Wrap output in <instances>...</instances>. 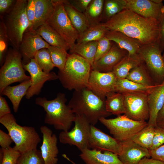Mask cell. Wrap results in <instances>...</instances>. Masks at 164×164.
Here are the masks:
<instances>
[{"instance_id":"cell-1","label":"cell","mask_w":164,"mask_h":164,"mask_svg":"<svg viewBox=\"0 0 164 164\" xmlns=\"http://www.w3.org/2000/svg\"><path fill=\"white\" fill-rule=\"evenodd\" d=\"M103 25L109 30L120 32L137 40L142 46L157 41L159 22L125 9L110 18Z\"/></svg>"},{"instance_id":"cell-2","label":"cell","mask_w":164,"mask_h":164,"mask_svg":"<svg viewBox=\"0 0 164 164\" xmlns=\"http://www.w3.org/2000/svg\"><path fill=\"white\" fill-rule=\"evenodd\" d=\"M105 100L86 87L74 90L68 105L75 114L83 115L91 125H95L101 118L112 114L106 110Z\"/></svg>"},{"instance_id":"cell-3","label":"cell","mask_w":164,"mask_h":164,"mask_svg":"<svg viewBox=\"0 0 164 164\" xmlns=\"http://www.w3.org/2000/svg\"><path fill=\"white\" fill-rule=\"evenodd\" d=\"M67 101L65 94L59 93L56 97L48 100L45 97H38L35 103L43 108L46 112L44 123L53 125L56 130H69L75 119V114L66 104Z\"/></svg>"},{"instance_id":"cell-4","label":"cell","mask_w":164,"mask_h":164,"mask_svg":"<svg viewBox=\"0 0 164 164\" xmlns=\"http://www.w3.org/2000/svg\"><path fill=\"white\" fill-rule=\"evenodd\" d=\"M91 65L86 59L75 54H70L65 67L58 73V79L63 87L69 90L87 87Z\"/></svg>"},{"instance_id":"cell-5","label":"cell","mask_w":164,"mask_h":164,"mask_svg":"<svg viewBox=\"0 0 164 164\" xmlns=\"http://www.w3.org/2000/svg\"><path fill=\"white\" fill-rule=\"evenodd\" d=\"M26 0H16L12 7L0 18L4 22L9 43L19 50L25 32L29 27L26 14Z\"/></svg>"},{"instance_id":"cell-6","label":"cell","mask_w":164,"mask_h":164,"mask_svg":"<svg viewBox=\"0 0 164 164\" xmlns=\"http://www.w3.org/2000/svg\"><path fill=\"white\" fill-rule=\"evenodd\" d=\"M0 123L7 129L15 143L13 148L20 154L37 149L41 139L34 127L19 125L11 113L0 118Z\"/></svg>"},{"instance_id":"cell-7","label":"cell","mask_w":164,"mask_h":164,"mask_svg":"<svg viewBox=\"0 0 164 164\" xmlns=\"http://www.w3.org/2000/svg\"><path fill=\"white\" fill-rule=\"evenodd\" d=\"M19 50L12 48L6 53L4 62L0 69V94L10 84L31 79L26 75Z\"/></svg>"},{"instance_id":"cell-8","label":"cell","mask_w":164,"mask_h":164,"mask_svg":"<svg viewBox=\"0 0 164 164\" xmlns=\"http://www.w3.org/2000/svg\"><path fill=\"white\" fill-rule=\"evenodd\" d=\"M46 23L68 45L69 50L73 47L79 38V34L67 15L63 0H55L54 12Z\"/></svg>"},{"instance_id":"cell-9","label":"cell","mask_w":164,"mask_h":164,"mask_svg":"<svg viewBox=\"0 0 164 164\" xmlns=\"http://www.w3.org/2000/svg\"><path fill=\"white\" fill-rule=\"evenodd\" d=\"M99 121L119 142L131 139L138 132L148 125L146 121L132 119L126 115H120L113 118H102Z\"/></svg>"},{"instance_id":"cell-10","label":"cell","mask_w":164,"mask_h":164,"mask_svg":"<svg viewBox=\"0 0 164 164\" xmlns=\"http://www.w3.org/2000/svg\"><path fill=\"white\" fill-rule=\"evenodd\" d=\"M75 114L73 128L70 131H62L59 134V138L61 143L75 146L81 152L89 148L88 141L91 125L83 115Z\"/></svg>"},{"instance_id":"cell-11","label":"cell","mask_w":164,"mask_h":164,"mask_svg":"<svg viewBox=\"0 0 164 164\" xmlns=\"http://www.w3.org/2000/svg\"><path fill=\"white\" fill-rule=\"evenodd\" d=\"M162 53L157 41L142 46L138 53L157 84L164 80V60Z\"/></svg>"},{"instance_id":"cell-12","label":"cell","mask_w":164,"mask_h":164,"mask_svg":"<svg viewBox=\"0 0 164 164\" xmlns=\"http://www.w3.org/2000/svg\"><path fill=\"white\" fill-rule=\"evenodd\" d=\"M148 93L135 92L123 94L124 97L125 112L129 118L138 121L149 120V110Z\"/></svg>"},{"instance_id":"cell-13","label":"cell","mask_w":164,"mask_h":164,"mask_svg":"<svg viewBox=\"0 0 164 164\" xmlns=\"http://www.w3.org/2000/svg\"><path fill=\"white\" fill-rule=\"evenodd\" d=\"M23 66L25 70L29 73L31 81V85L25 96L27 99L35 95H39L46 81L58 79V75L55 73L51 72L46 73L44 72L34 58L32 59L27 64H23Z\"/></svg>"},{"instance_id":"cell-14","label":"cell","mask_w":164,"mask_h":164,"mask_svg":"<svg viewBox=\"0 0 164 164\" xmlns=\"http://www.w3.org/2000/svg\"><path fill=\"white\" fill-rule=\"evenodd\" d=\"M117 78L112 72L103 73L91 69L87 88L103 100L106 95L115 92Z\"/></svg>"},{"instance_id":"cell-15","label":"cell","mask_w":164,"mask_h":164,"mask_svg":"<svg viewBox=\"0 0 164 164\" xmlns=\"http://www.w3.org/2000/svg\"><path fill=\"white\" fill-rule=\"evenodd\" d=\"M50 46L36 30L27 29L23 35L19 50L22 56V63L27 64L34 58L39 50L48 49Z\"/></svg>"},{"instance_id":"cell-16","label":"cell","mask_w":164,"mask_h":164,"mask_svg":"<svg viewBox=\"0 0 164 164\" xmlns=\"http://www.w3.org/2000/svg\"><path fill=\"white\" fill-rule=\"evenodd\" d=\"M88 146L89 149L109 151L118 155L120 151L121 142L91 125Z\"/></svg>"},{"instance_id":"cell-17","label":"cell","mask_w":164,"mask_h":164,"mask_svg":"<svg viewBox=\"0 0 164 164\" xmlns=\"http://www.w3.org/2000/svg\"><path fill=\"white\" fill-rule=\"evenodd\" d=\"M125 9L130 10L145 18L159 21L164 13L163 3H157L152 0H124Z\"/></svg>"},{"instance_id":"cell-18","label":"cell","mask_w":164,"mask_h":164,"mask_svg":"<svg viewBox=\"0 0 164 164\" xmlns=\"http://www.w3.org/2000/svg\"><path fill=\"white\" fill-rule=\"evenodd\" d=\"M40 129L43 138L40 150L44 164H57L59 152L57 137L52 130L46 126H41Z\"/></svg>"},{"instance_id":"cell-19","label":"cell","mask_w":164,"mask_h":164,"mask_svg":"<svg viewBox=\"0 0 164 164\" xmlns=\"http://www.w3.org/2000/svg\"><path fill=\"white\" fill-rule=\"evenodd\" d=\"M118 157L123 164H138L145 157H151L149 150L134 142L131 139L121 142Z\"/></svg>"},{"instance_id":"cell-20","label":"cell","mask_w":164,"mask_h":164,"mask_svg":"<svg viewBox=\"0 0 164 164\" xmlns=\"http://www.w3.org/2000/svg\"><path fill=\"white\" fill-rule=\"evenodd\" d=\"M128 54L126 50L113 43L109 50L94 63L91 69L103 73L112 72L114 67Z\"/></svg>"},{"instance_id":"cell-21","label":"cell","mask_w":164,"mask_h":164,"mask_svg":"<svg viewBox=\"0 0 164 164\" xmlns=\"http://www.w3.org/2000/svg\"><path fill=\"white\" fill-rule=\"evenodd\" d=\"M148 103L149 118L148 125L154 127L157 126V118L164 102V80L157 84L148 93Z\"/></svg>"},{"instance_id":"cell-22","label":"cell","mask_w":164,"mask_h":164,"mask_svg":"<svg viewBox=\"0 0 164 164\" xmlns=\"http://www.w3.org/2000/svg\"><path fill=\"white\" fill-rule=\"evenodd\" d=\"M79 156L85 164H123L117 154L109 151L88 148Z\"/></svg>"},{"instance_id":"cell-23","label":"cell","mask_w":164,"mask_h":164,"mask_svg":"<svg viewBox=\"0 0 164 164\" xmlns=\"http://www.w3.org/2000/svg\"><path fill=\"white\" fill-rule=\"evenodd\" d=\"M105 36L121 48L126 50L129 55L138 54L142 46L137 40L119 31L108 30Z\"/></svg>"},{"instance_id":"cell-24","label":"cell","mask_w":164,"mask_h":164,"mask_svg":"<svg viewBox=\"0 0 164 164\" xmlns=\"http://www.w3.org/2000/svg\"><path fill=\"white\" fill-rule=\"evenodd\" d=\"M31 79L23 81L17 85L6 87L0 93V95L6 96L10 100L14 111L17 112L21 101L31 85Z\"/></svg>"},{"instance_id":"cell-25","label":"cell","mask_w":164,"mask_h":164,"mask_svg":"<svg viewBox=\"0 0 164 164\" xmlns=\"http://www.w3.org/2000/svg\"><path fill=\"white\" fill-rule=\"evenodd\" d=\"M55 0H35V18L32 29L36 30L46 23L54 12Z\"/></svg>"},{"instance_id":"cell-26","label":"cell","mask_w":164,"mask_h":164,"mask_svg":"<svg viewBox=\"0 0 164 164\" xmlns=\"http://www.w3.org/2000/svg\"><path fill=\"white\" fill-rule=\"evenodd\" d=\"M143 62L138 54H128L114 67L112 72L117 79L126 78L132 69Z\"/></svg>"},{"instance_id":"cell-27","label":"cell","mask_w":164,"mask_h":164,"mask_svg":"<svg viewBox=\"0 0 164 164\" xmlns=\"http://www.w3.org/2000/svg\"><path fill=\"white\" fill-rule=\"evenodd\" d=\"M37 33L50 46L70 50L68 45L61 37L46 23L36 30Z\"/></svg>"},{"instance_id":"cell-28","label":"cell","mask_w":164,"mask_h":164,"mask_svg":"<svg viewBox=\"0 0 164 164\" xmlns=\"http://www.w3.org/2000/svg\"><path fill=\"white\" fill-rule=\"evenodd\" d=\"M126 78L148 87L154 86L157 84L144 62L132 69Z\"/></svg>"},{"instance_id":"cell-29","label":"cell","mask_w":164,"mask_h":164,"mask_svg":"<svg viewBox=\"0 0 164 164\" xmlns=\"http://www.w3.org/2000/svg\"><path fill=\"white\" fill-rule=\"evenodd\" d=\"M65 9L73 26L81 35L89 26L84 13L81 12L73 7L68 0H63Z\"/></svg>"},{"instance_id":"cell-30","label":"cell","mask_w":164,"mask_h":164,"mask_svg":"<svg viewBox=\"0 0 164 164\" xmlns=\"http://www.w3.org/2000/svg\"><path fill=\"white\" fill-rule=\"evenodd\" d=\"M106 110L111 114L118 116L125 112L124 95L116 92L108 94L105 100Z\"/></svg>"},{"instance_id":"cell-31","label":"cell","mask_w":164,"mask_h":164,"mask_svg":"<svg viewBox=\"0 0 164 164\" xmlns=\"http://www.w3.org/2000/svg\"><path fill=\"white\" fill-rule=\"evenodd\" d=\"M104 0H92L84 12L89 27L99 24L102 19Z\"/></svg>"},{"instance_id":"cell-32","label":"cell","mask_w":164,"mask_h":164,"mask_svg":"<svg viewBox=\"0 0 164 164\" xmlns=\"http://www.w3.org/2000/svg\"><path fill=\"white\" fill-rule=\"evenodd\" d=\"M157 85L154 86L148 87L136 83L126 78L117 79L115 91V92L122 94L135 92L149 93Z\"/></svg>"},{"instance_id":"cell-33","label":"cell","mask_w":164,"mask_h":164,"mask_svg":"<svg viewBox=\"0 0 164 164\" xmlns=\"http://www.w3.org/2000/svg\"><path fill=\"white\" fill-rule=\"evenodd\" d=\"M108 29L101 23L89 27L81 35L77 43L81 44L98 41L105 36Z\"/></svg>"},{"instance_id":"cell-34","label":"cell","mask_w":164,"mask_h":164,"mask_svg":"<svg viewBox=\"0 0 164 164\" xmlns=\"http://www.w3.org/2000/svg\"><path fill=\"white\" fill-rule=\"evenodd\" d=\"M97 43L98 41H95L76 43L70 50V54L75 53L81 56L87 60L92 66L94 63Z\"/></svg>"},{"instance_id":"cell-35","label":"cell","mask_w":164,"mask_h":164,"mask_svg":"<svg viewBox=\"0 0 164 164\" xmlns=\"http://www.w3.org/2000/svg\"><path fill=\"white\" fill-rule=\"evenodd\" d=\"M154 128V126L148 125L135 134L131 139L139 145L149 150L152 143Z\"/></svg>"},{"instance_id":"cell-36","label":"cell","mask_w":164,"mask_h":164,"mask_svg":"<svg viewBox=\"0 0 164 164\" xmlns=\"http://www.w3.org/2000/svg\"><path fill=\"white\" fill-rule=\"evenodd\" d=\"M125 9L124 0H104L102 19L106 21Z\"/></svg>"},{"instance_id":"cell-37","label":"cell","mask_w":164,"mask_h":164,"mask_svg":"<svg viewBox=\"0 0 164 164\" xmlns=\"http://www.w3.org/2000/svg\"><path fill=\"white\" fill-rule=\"evenodd\" d=\"M47 49L55 67H57L59 70H63L69 54L67 50L56 47L50 46Z\"/></svg>"},{"instance_id":"cell-38","label":"cell","mask_w":164,"mask_h":164,"mask_svg":"<svg viewBox=\"0 0 164 164\" xmlns=\"http://www.w3.org/2000/svg\"><path fill=\"white\" fill-rule=\"evenodd\" d=\"M34 58L41 69L46 73H49L55 67L50 53L46 48L41 49L36 54Z\"/></svg>"},{"instance_id":"cell-39","label":"cell","mask_w":164,"mask_h":164,"mask_svg":"<svg viewBox=\"0 0 164 164\" xmlns=\"http://www.w3.org/2000/svg\"><path fill=\"white\" fill-rule=\"evenodd\" d=\"M40 150L37 149L21 154L17 164H44Z\"/></svg>"},{"instance_id":"cell-40","label":"cell","mask_w":164,"mask_h":164,"mask_svg":"<svg viewBox=\"0 0 164 164\" xmlns=\"http://www.w3.org/2000/svg\"><path fill=\"white\" fill-rule=\"evenodd\" d=\"M0 21V64H3L8 51L9 43L5 26L2 19Z\"/></svg>"},{"instance_id":"cell-41","label":"cell","mask_w":164,"mask_h":164,"mask_svg":"<svg viewBox=\"0 0 164 164\" xmlns=\"http://www.w3.org/2000/svg\"><path fill=\"white\" fill-rule=\"evenodd\" d=\"M2 149L3 155L0 164H17L20 153L11 147L7 149Z\"/></svg>"},{"instance_id":"cell-42","label":"cell","mask_w":164,"mask_h":164,"mask_svg":"<svg viewBox=\"0 0 164 164\" xmlns=\"http://www.w3.org/2000/svg\"><path fill=\"white\" fill-rule=\"evenodd\" d=\"M105 36L98 41L94 63L97 61L109 50L113 44Z\"/></svg>"},{"instance_id":"cell-43","label":"cell","mask_w":164,"mask_h":164,"mask_svg":"<svg viewBox=\"0 0 164 164\" xmlns=\"http://www.w3.org/2000/svg\"><path fill=\"white\" fill-rule=\"evenodd\" d=\"M164 144V128L157 125L155 127L152 145L149 150L155 149Z\"/></svg>"},{"instance_id":"cell-44","label":"cell","mask_w":164,"mask_h":164,"mask_svg":"<svg viewBox=\"0 0 164 164\" xmlns=\"http://www.w3.org/2000/svg\"><path fill=\"white\" fill-rule=\"evenodd\" d=\"M35 0H28L26 9V14L29 22L28 29H32L35 18Z\"/></svg>"},{"instance_id":"cell-45","label":"cell","mask_w":164,"mask_h":164,"mask_svg":"<svg viewBox=\"0 0 164 164\" xmlns=\"http://www.w3.org/2000/svg\"><path fill=\"white\" fill-rule=\"evenodd\" d=\"M92 0H70V4L79 12L84 13Z\"/></svg>"},{"instance_id":"cell-46","label":"cell","mask_w":164,"mask_h":164,"mask_svg":"<svg viewBox=\"0 0 164 164\" xmlns=\"http://www.w3.org/2000/svg\"><path fill=\"white\" fill-rule=\"evenodd\" d=\"M13 142L9 134L0 130V145L1 148L7 149L10 147V145Z\"/></svg>"},{"instance_id":"cell-47","label":"cell","mask_w":164,"mask_h":164,"mask_svg":"<svg viewBox=\"0 0 164 164\" xmlns=\"http://www.w3.org/2000/svg\"><path fill=\"white\" fill-rule=\"evenodd\" d=\"M151 158L164 162V144L159 147L152 150H149Z\"/></svg>"},{"instance_id":"cell-48","label":"cell","mask_w":164,"mask_h":164,"mask_svg":"<svg viewBox=\"0 0 164 164\" xmlns=\"http://www.w3.org/2000/svg\"><path fill=\"white\" fill-rule=\"evenodd\" d=\"M159 22V33L157 42L162 52L164 50V13Z\"/></svg>"},{"instance_id":"cell-49","label":"cell","mask_w":164,"mask_h":164,"mask_svg":"<svg viewBox=\"0 0 164 164\" xmlns=\"http://www.w3.org/2000/svg\"><path fill=\"white\" fill-rule=\"evenodd\" d=\"M15 0H0V16H3L15 3Z\"/></svg>"},{"instance_id":"cell-50","label":"cell","mask_w":164,"mask_h":164,"mask_svg":"<svg viewBox=\"0 0 164 164\" xmlns=\"http://www.w3.org/2000/svg\"><path fill=\"white\" fill-rule=\"evenodd\" d=\"M11 113L10 108L5 98L0 96V118Z\"/></svg>"},{"instance_id":"cell-51","label":"cell","mask_w":164,"mask_h":164,"mask_svg":"<svg viewBox=\"0 0 164 164\" xmlns=\"http://www.w3.org/2000/svg\"><path fill=\"white\" fill-rule=\"evenodd\" d=\"M138 164H164V162L152 158L145 157Z\"/></svg>"},{"instance_id":"cell-52","label":"cell","mask_w":164,"mask_h":164,"mask_svg":"<svg viewBox=\"0 0 164 164\" xmlns=\"http://www.w3.org/2000/svg\"><path fill=\"white\" fill-rule=\"evenodd\" d=\"M156 121L157 125L159 126L164 124V102L161 109L158 114Z\"/></svg>"},{"instance_id":"cell-53","label":"cell","mask_w":164,"mask_h":164,"mask_svg":"<svg viewBox=\"0 0 164 164\" xmlns=\"http://www.w3.org/2000/svg\"><path fill=\"white\" fill-rule=\"evenodd\" d=\"M159 126H161V127H163V128H164V124L162 125H161Z\"/></svg>"},{"instance_id":"cell-54","label":"cell","mask_w":164,"mask_h":164,"mask_svg":"<svg viewBox=\"0 0 164 164\" xmlns=\"http://www.w3.org/2000/svg\"><path fill=\"white\" fill-rule=\"evenodd\" d=\"M162 57H163V59L164 60V53H163V55H162Z\"/></svg>"}]
</instances>
